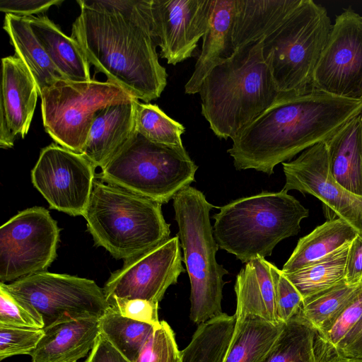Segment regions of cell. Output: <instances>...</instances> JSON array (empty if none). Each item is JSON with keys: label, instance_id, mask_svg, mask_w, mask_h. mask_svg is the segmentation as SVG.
I'll list each match as a JSON object with an SVG mask.
<instances>
[{"label": "cell", "instance_id": "6da1fadb", "mask_svg": "<svg viewBox=\"0 0 362 362\" xmlns=\"http://www.w3.org/2000/svg\"><path fill=\"white\" fill-rule=\"evenodd\" d=\"M80 14L72 25L75 39L97 72L146 103L167 85L160 64L151 0H77Z\"/></svg>", "mask_w": 362, "mask_h": 362}, {"label": "cell", "instance_id": "7a4b0ae2", "mask_svg": "<svg viewBox=\"0 0 362 362\" xmlns=\"http://www.w3.org/2000/svg\"><path fill=\"white\" fill-rule=\"evenodd\" d=\"M362 112V101L337 97L314 86L274 104L233 139L228 153L236 170L269 175L279 163L325 141Z\"/></svg>", "mask_w": 362, "mask_h": 362}, {"label": "cell", "instance_id": "3957f363", "mask_svg": "<svg viewBox=\"0 0 362 362\" xmlns=\"http://www.w3.org/2000/svg\"><path fill=\"white\" fill-rule=\"evenodd\" d=\"M202 114L219 139H231L277 101L279 93L262 53L250 43L215 66L198 93Z\"/></svg>", "mask_w": 362, "mask_h": 362}, {"label": "cell", "instance_id": "277c9868", "mask_svg": "<svg viewBox=\"0 0 362 362\" xmlns=\"http://www.w3.org/2000/svg\"><path fill=\"white\" fill-rule=\"evenodd\" d=\"M219 209L213 216L216 242L245 264L270 256L279 242L299 233L301 221L309 216L284 189L238 199Z\"/></svg>", "mask_w": 362, "mask_h": 362}, {"label": "cell", "instance_id": "5b68a950", "mask_svg": "<svg viewBox=\"0 0 362 362\" xmlns=\"http://www.w3.org/2000/svg\"><path fill=\"white\" fill-rule=\"evenodd\" d=\"M160 204L95 180L83 214L95 243L115 259L127 260L170 239Z\"/></svg>", "mask_w": 362, "mask_h": 362}, {"label": "cell", "instance_id": "8992f818", "mask_svg": "<svg viewBox=\"0 0 362 362\" xmlns=\"http://www.w3.org/2000/svg\"><path fill=\"white\" fill-rule=\"evenodd\" d=\"M177 236L190 285L192 322L200 325L221 315L223 276L228 272L218 263V246L213 233L209 213L216 207L197 189L188 186L173 198Z\"/></svg>", "mask_w": 362, "mask_h": 362}, {"label": "cell", "instance_id": "52a82bcc", "mask_svg": "<svg viewBox=\"0 0 362 362\" xmlns=\"http://www.w3.org/2000/svg\"><path fill=\"white\" fill-rule=\"evenodd\" d=\"M332 25L324 6L302 0L276 30L262 40L263 56L279 93L276 103L313 86L314 71Z\"/></svg>", "mask_w": 362, "mask_h": 362}, {"label": "cell", "instance_id": "ba28073f", "mask_svg": "<svg viewBox=\"0 0 362 362\" xmlns=\"http://www.w3.org/2000/svg\"><path fill=\"white\" fill-rule=\"evenodd\" d=\"M197 168L187 152L155 144L136 132L98 176L163 204L194 181Z\"/></svg>", "mask_w": 362, "mask_h": 362}, {"label": "cell", "instance_id": "9c48e42d", "mask_svg": "<svg viewBox=\"0 0 362 362\" xmlns=\"http://www.w3.org/2000/svg\"><path fill=\"white\" fill-rule=\"evenodd\" d=\"M45 132L59 146L82 153L91 125L105 107L134 99L109 81L59 80L40 95Z\"/></svg>", "mask_w": 362, "mask_h": 362}, {"label": "cell", "instance_id": "30bf717a", "mask_svg": "<svg viewBox=\"0 0 362 362\" xmlns=\"http://www.w3.org/2000/svg\"><path fill=\"white\" fill-rule=\"evenodd\" d=\"M0 286L43 329L68 320L100 318L110 305L103 288L94 281L69 274L44 271Z\"/></svg>", "mask_w": 362, "mask_h": 362}, {"label": "cell", "instance_id": "8fae6325", "mask_svg": "<svg viewBox=\"0 0 362 362\" xmlns=\"http://www.w3.org/2000/svg\"><path fill=\"white\" fill-rule=\"evenodd\" d=\"M59 228L49 212L34 206L0 228V283L46 271L57 257Z\"/></svg>", "mask_w": 362, "mask_h": 362}, {"label": "cell", "instance_id": "7c38bea8", "mask_svg": "<svg viewBox=\"0 0 362 362\" xmlns=\"http://www.w3.org/2000/svg\"><path fill=\"white\" fill-rule=\"evenodd\" d=\"M95 168L83 154L53 143L41 150L31 171V180L50 209L74 216H83Z\"/></svg>", "mask_w": 362, "mask_h": 362}, {"label": "cell", "instance_id": "4fadbf2b", "mask_svg": "<svg viewBox=\"0 0 362 362\" xmlns=\"http://www.w3.org/2000/svg\"><path fill=\"white\" fill-rule=\"evenodd\" d=\"M330 95L362 101V16L351 8L337 16L313 76Z\"/></svg>", "mask_w": 362, "mask_h": 362}, {"label": "cell", "instance_id": "5bb4252c", "mask_svg": "<svg viewBox=\"0 0 362 362\" xmlns=\"http://www.w3.org/2000/svg\"><path fill=\"white\" fill-rule=\"evenodd\" d=\"M282 165L286 177L283 189L314 196L323 204L329 220L341 218L362 235V197L349 192L334 179L325 141L305 149Z\"/></svg>", "mask_w": 362, "mask_h": 362}, {"label": "cell", "instance_id": "9a60e30c", "mask_svg": "<svg viewBox=\"0 0 362 362\" xmlns=\"http://www.w3.org/2000/svg\"><path fill=\"white\" fill-rule=\"evenodd\" d=\"M180 242L173 237L158 247L124 261L103 288L107 302L114 298L144 299L159 303L170 286L185 272Z\"/></svg>", "mask_w": 362, "mask_h": 362}, {"label": "cell", "instance_id": "2e32d148", "mask_svg": "<svg viewBox=\"0 0 362 362\" xmlns=\"http://www.w3.org/2000/svg\"><path fill=\"white\" fill-rule=\"evenodd\" d=\"M212 0H151L160 57L176 65L192 57L208 25Z\"/></svg>", "mask_w": 362, "mask_h": 362}, {"label": "cell", "instance_id": "e0dca14e", "mask_svg": "<svg viewBox=\"0 0 362 362\" xmlns=\"http://www.w3.org/2000/svg\"><path fill=\"white\" fill-rule=\"evenodd\" d=\"M39 91L24 63L16 55L1 59L0 147L10 148L28 134Z\"/></svg>", "mask_w": 362, "mask_h": 362}, {"label": "cell", "instance_id": "ac0fdd59", "mask_svg": "<svg viewBox=\"0 0 362 362\" xmlns=\"http://www.w3.org/2000/svg\"><path fill=\"white\" fill-rule=\"evenodd\" d=\"M139 100L110 105L95 117L82 153L95 167L101 169L133 138Z\"/></svg>", "mask_w": 362, "mask_h": 362}, {"label": "cell", "instance_id": "d6986e66", "mask_svg": "<svg viewBox=\"0 0 362 362\" xmlns=\"http://www.w3.org/2000/svg\"><path fill=\"white\" fill-rule=\"evenodd\" d=\"M235 5V0H212L202 51L194 71L185 85V93H198L211 71L235 52L232 39Z\"/></svg>", "mask_w": 362, "mask_h": 362}, {"label": "cell", "instance_id": "ffe728a7", "mask_svg": "<svg viewBox=\"0 0 362 362\" xmlns=\"http://www.w3.org/2000/svg\"><path fill=\"white\" fill-rule=\"evenodd\" d=\"M44 329L30 354L32 362H77L93 349L100 335L99 318L64 321Z\"/></svg>", "mask_w": 362, "mask_h": 362}, {"label": "cell", "instance_id": "44dd1931", "mask_svg": "<svg viewBox=\"0 0 362 362\" xmlns=\"http://www.w3.org/2000/svg\"><path fill=\"white\" fill-rule=\"evenodd\" d=\"M302 0H235L232 39L235 50L276 30Z\"/></svg>", "mask_w": 362, "mask_h": 362}, {"label": "cell", "instance_id": "7402d4cb", "mask_svg": "<svg viewBox=\"0 0 362 362\" xmlns=\"http://www.w3.org/2000/svg\"><path fill=\"white\" fill-rule=\"evenodd\" d=\"M236 320L247 315L260 317L279 324L276 306V288L269 262L257 257L246 263L236 276L234 286Z\"/></svg>", "mask_w": 362, "mask_h": 362}, {"label": "cell", "instance_id": "603a6c76", "mask_svg": "<svg viewBox=\"0 0 362 362\" xmlns=\"http://www.w3.org/2000/svg\"><path fill=\"white\" fill-rule=\"evenodd\" d=\"M361 114L346 123L325 143L329 169L334 179L349 192L362 197Z\"/></svg>", "mask_w": 362, "mask_h": 362}, {"label": "cell", "instance_id": "cb8c5ba5", "mask_svg": "<svg viewBox=\"0 0 362 362\" xmlns=\"http://www.w3.org/2000/svg\"><path fill=\"white\" fill-rule=\"evenodd\" d=\"M28 18L35 37L66 79L91 80L90 64L75 39L64 34L45 14Z\"/></svg>", "mask_w": 362, "mask_h": 362}, {"label": "cell", "instance_id": "d4e9b609", "mask_svg": "<svg viewBox=\"0 0 362 362\" xmlns=\"http://www.w3.org/2000/svg\"><path fill=\"white\" fill-rule=\"evenodd\" d=\"M4 30L9 36L15 55L26 66L33 76L39 95L59 80H68L54 66L35 37L28 17L6 13Z\"/></svg>", "mask_w": 362, "mask_h": 362}, {"label": "cell", "instance_id": "484cf974", "mask_svg": "<svg viewBox=\"0 0 362 362\" xmlns=\"http://www.w3.org/2000/svg\"><path fill=\"white\" fill-rule=\"evenodd\" d=\"M358 233L344 220H327L299 239L282 272L291 273L303 268L350 243Z\"/></svg>", "mask_w": 362, "mask_h": 362}, {"label": "cell", "instance_id": "4316f807", "mask_svg": "<svg viewBox=\"0 0 362 362\" xmlns=\"http://www.w3.org/2000/svg\"><path fill=\"white\" fill-rule=\"evenodd\" d=\"M284 323L273 324L255 315L236 320L223 362H262L280 335Z\"/></svg>", "mask_w": 362, "mask_h": 362}, {"label": "cell", "instance_id": "83f0119b", "mask_svg": "<svg viewBox=\"0 0 362 362\" xmlns=\"http://www.w3.org/2000/svg\"><path fill=\"white\" fill-rule=\"evenodd\" d=\"M235 315L223 313L199 325L180 362H223L233 334Z\"/></svg>", "mask_w": 362, "mask_h": 362}, {"label": "cell", "instance_id": "f1b7e54d", "mask_svg": "<svg viewBox=\"0 0 362 362\" xmlns=\"http://www.w3.org/2000/svg\"><path fill=\"white\" fill-rule=\"evenodd\" d=\"M348 243L319 260L285 274L303 299L326 290L344 280L346 259L350 246Z\"/></svg>", "mask_w": 362, "mask_h": 362}, {"label": "cell", "instance_id": "f546056e", "mask_svg": "<svg viewBox=\"0 0 362 362\" xmlns=\"http://www.w3.org/2000/svg\"><path fill=\"white\" fill-rule=\"evenodd\" d=\"M100 334L124 358L135 362L155 327L121 315L109 305L99 318Z\"/></svg>", "mask_w": 362, "mask_h": 362}, {"label": "cell", "instance_id": "4dcf8cb0", "mask_svg": "<svg viewBox=\"0 0 362 362\" xmlns=\"http://www.w3.org/2000/svg\"><path fill=\"white\" fill-rule=\"evenodd\" d=\"M315 333V329L300 310L284 323L262 362H318L314 350Z\"/></svg>", "mask_w": 362, "mask_h": 362}, {"label": "cell", "instance_id": "1f68e13d", "mask_svg": "<svg viewBox=\"0 0 362 362\" xmlns=\"http://www.w3.org/2000/svg\"><path fill=\"white\" fill-rule=\"evenodd\" d=\"M362 283L349 284L345 280L303 299L302 315L313 326L317 333L327 331L358 294Z\"/></svg>", "mask_w": 362, "mask_h": 362}, {"label": "cell", "instance_id": "d6a6232c", "mask_svg": "<svg viewBox=\"0 0 362 362\" xmlns=\"http://www.w3.org/2000/svg\"><path fill=\"white\" fill-rule=\"evenodd\" d=\"M135 122L136 132L150 141L187 152L181 139L185 127L168 116L157 105L139 102Z\"/></svg>", "mask_w": 362, "mask_h": 362}, {"label": "cell", "instance_id": "836d02e7", "mask_svg": "<svg viewBox=\"0 0 362 362\" xmlns=\"http://www.w3.org/2000/svg\"><path fill=\"white\" fill-rule=\"evenodd\" d=\"M362 317V288L325 332L315 333L314 350L318 362H331L340 342Z\"/></svg>", "mask_w": 362, "mask_h": 362}, {"label": "cell", "instance_id": "e575fe53", "mask_svg": "<svg viewBox=\"0 0 362 362\" xmlns=\"http://www.w3.org/2000/svg\"><path fill=\"white\" fill-rule=\"evenodd\" d=\"M181 351L175 333L167 322L162 320L154 329L135 362H180Z\"/></svg>", "mask_w": 362, "mask_h": 362}, {"label": "cell", "instance_id": "d590c367", "mask_svg": "<svg viewBox=\"0 0 362 362\" xmlns=\"http://www.w3.org/2000/svg\"><path fill=\"white\" fill-rule=\"evenodd\" d=\"M44 334V329L0 325V361L16 355H30Z\"/></svg>", "mask_w": 362, "mask_h": 362}, {"label": "cell", "instance_id": "8d00e7d4", "mask_svg": "<svg viewBox=\"0 0 362 362\" xmlns=\"http://www.w3.org/2000/svg\"><path fill=\"white\" fill-rule=\"evenodd\" d=\"M269 267L275 284L277 315L280 322H286L300 312L303 298L282 270L271 262Z\"/></svg>", "mask_w": 362, "mask_h": 362}, {"label": "cell", "instance_id": "74e56055", "mask_svg": "<svg viewBox=\"0 0 362 362\" xmlns=\"http://www.w3.org/2000/svg\"><path fill=\"white\" fill-rule=\"evenodd\" d=\"M108 303L124 317L149 324L155 328L160 325L158 314V303L138 298H114Z\"/></svg>", "mask_w": 362, "mask_h": 362}, {"label": "cell", "instance_id": "f35d334b", "mask_svg": "<svg viewBox=\"0 0 362 362\" xmlns=\"http://www.w3.org/2000/svg\"><path fill=\"white\" fill-rule=\"evenodd\" d=\"M0 325L25 328H44L43 325L1 286H0Z\"/></svg>", "mask_w": 362, "mask_h": 362}, {"label": "cell", "instance_id": "ab89813d", "mask_svg": "<svg viewBox=\"0 0 362 362\" xmlns=\"http://www.w3.org/2000/svg\"><path fill=\"white\" fill-rule=\"evenodd\" d=\"M62 0H2L0 11L16 16L30 17L44 13L52 6L62 4Z\"/></svg>", "mask_w": 362, "mask_h": 362}, {"label": "cell", "instance_id": "60d3db41", "mask_svg": "<svg viewBox=\"0 0 362 362\" xmlns=\"http://www.w3.org/2000/svg\"><path fill=\"white\" fill-rule=\"evenodd\" d=\"M344 358L362 359V317L340 342L331 362Z\"/></svg>", "mask_w": 362, "mask_h": 362}, {"label": "cell", "instance_id": "b9f144b4", "mask_svg": "<svg viewBox=\"0 0 362 362\" xmlns=\"http://www.w3.org/2000/svg\"><path fill=\"white\" fill-rule=\"evenodd\" d=\"M344 280L349 284L362 283V235H357L350 243Z\"/></svg>", "mask_w": 362, "mask_h": 362}, {"label": "cell", "instance_id": "7bdbcfd3", "mask_svg": "<svg viewBox=\"0 0 362 362\" xmlns=\"http://www.w3.org/2000/svg\"><path fill=\"white\" fill-rule=\"evenodd\" d=\"M85 362H130L100 334Z\"/></svg>", "mask_w": 362, "mask_h": 362}, {"label": "cell", "instance_id": "ee69618b", "mask_svg": "<svg viewBox=\"0 0 362 362\" xmlns=\"http://www.w3.org/2000/svg\"><path fill=\"white\" fill-rule=\"evenodd\" d=\"M337 362H362V359L357 358H344L340 359Z\"/></svg>", "mask_w": 362, "mask_h": 362}, {"label": "cell", "instance_id": "f6af8a7d", "mask_svg": "<svg viewBox=\"0 0 362 362\" xmlns=\"http://www.w3.org/2000/svg\"><path fill=\"white\" fill-rule=\"evenodd\" d=\"M361 121H362V112H361Z\"/></svg>", "mask_w": 362, "mask_h": 362}]
</instances>
